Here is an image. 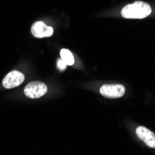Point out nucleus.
<instances>
[{
  "mask_svg": "<svg viewBox=\"0 0 155 155\" xmlns=\"http://www.w3.org/2000/svg\"><path fill=\"white\" fill-rule=\"evenodd\" d=\"M121 13L122 16L126 19H143L151 13V8L148 3L136 1L133 4L126 5Z\"/></svg>",
  "mask_w": 155,
  "mask_h": 155,
  "instance_id": "obj_1",
  "label": "nucleus"
},
{
  "mask_svg": "<svg viewBox=\"0 0 155 155\" xmlns=\"http://www.w3.org/2000/svg\"><path fill=\"white\" fill-rule=\"evenodd\" d=\"M48 91V87L44 83L34 81L27 84L24 88V94L30 98H38L43 97Z\"/></svg>",
  "mask_w": 155,
  "mask_h": 155,
  "instance_id": "obj_2",
  "label": "nucleus"
},
{
  "mask_svg": "<svg viewBox=\"0 0 155 155\" xmlns=\"http://www.w3.org/2000/svg\"><path fill=\"white\" fill-rule=\"evenodd\" d=\"M103 97L109 98H118L124 95L125 88L122 84H103L100 89Z\"/></svg>",
  "mask_w": 155,
  "mask_h": 155,
  "instance_id": "obj_3",
  "label": "nucleus"
},
{
  "mask_svg": "<svg viewBox=\"0 0 155 155\" xmlns=\"http://www.w3.org/2000/svg\"><path fill=\"white\" fill-rule=\"evenodd\" d=\"M24 81V75L21 72L12 71L8 73L3 79V87L5 88H14L19 87Z\"/></svg>",
  "mask_w": 155,
  "mask_h": 155,
  "instance_id": "obj_4",
  "label": "nucleus"
},
{
  "mask_svg": "<svg viewBox=\"0 0 155 155\" xmlns=\"http://www.w3.org/2000/svg\"><path fill=\"white\" fill-rule=\"evenodd\" d=\"M31 32L37 38L49 37L53 35V28L46 25L43 21H36L33 24Z\"/></svg>",
  "mask_w": 155,
  "mask_h": 155,
  "instance_id": "obj_5",
  "label": "nucleus"
},
{
  "mask_svg": "<svg viewBox=\"0 0 155 155\" xmlns=\"http://www.w3.org/2000/svg\"><path fill=\"white\" fill-rule=\"evenodd\" d=\"M136 134L147 146L150 148H155V134L152 131L144 126H138L136 129Z\"/></svg>",
  "mask_w": 155,
  "mask_h": 155,
  "instance_id": "obj_6",
  "label": "nucleus"
},
{
  "mask_svg": "<svg viewBox=\"0 0 155 155\" xmlns=\"http://www.w3.org/2000/svg\"><path fill=\"white\" fill-rule=\"evenodd\" d=\"M61 59L67 64V65H73L74 64V58L72 52L69 49L62 48L61 50Z\"/></svg>",
  "mask_w": 155,
  "mask_h": 155,
  "instance_id": "obj_7",
  "label": "nucleus"
},
{
  "mask_svg": "<svg viewBox=\"0 0 155 155\" xmlns=\"http://www.w3.org/2000/svg\"><path fill=\"white\" fill-rule=\"evenodd\" d=\"M57 67H58V69H60V71H64L67 67V64L61 59H59L57 61Z\"/></svg>",
  "mask_w": 155,
  "mask_h": 155,
  "instance_id": "obj_8",
  "label": "nucleus"
}]
</instances>
